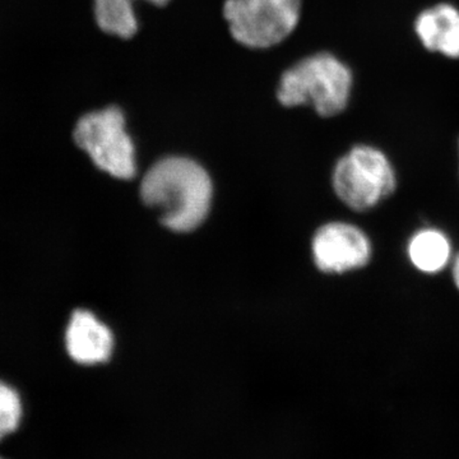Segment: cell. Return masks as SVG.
Segmentation results:
<instances>
[{"mask_svg":"<svg viewBox=\"0 0 459 459\" xmlns=\"http://www.w3.org/2000/svg\"><path fill=\"white\" fill-rule=\"evenodd\" d=\"M422 47L451 59H459V9L440 3L422 11L415 21Z\"/></svg>","mask_w":459,"mask_h":459,"instance_id":"ba28073f","label":"cell"},{"mask_svg":"<svg viewBox=\"0 0 459 459\" xmlns=\"http://www.w3.org/2000/svg\"><path fill=\"white\" fill-rule=\"evenodd\" d=\"M316 267L325 273H344L369 264L373 247L369 237L351 223H325L313 238Z\"/></svg>","mask_w":459,"mask_h":459,"instance_id":"8992f818","label":"cell"},{"mask_svg":"<svg viewBox=\"0 0 459 459\" xmlns=\"http://www.w3.org/2000/svg\"><path fill=\"white\" fill-rule=\"evenodd\" d=\"M74 140L96 168L111 177L129 180L137 174L134 142L122 108L108 105L82 115L75 124Z\"/></svg>","mask_w":459,"mask_h":459,"instance_id":"277c9868","label":"cell"},{"mask_svg":"<svg viewBox=\"0 0 459 459\" xmlns=\"http://www.w3.org/2000/svg\"><path fill=\"white\" fill-rule=\"evenodd\" d=\"M23 418L21 395L13 386L0 380V442L16 433Z\"/></svg>","mask_w":459,"mask_h":459,"instance_id":"8fae6325","label":"cell"},{"mask_svg":"<svg viewBox=\"0 0 459 459\" xmlns=\"http://www.w3.org/2000/svg\"><path fill=\"white\" fill-rule=\"evenodd\" d=\"M351 68L328 51L301 57L280 75L276 100L281 107L312 108L320 117H333L349 107Z\"/></svg>","mask_w":459,"mask_h":459,"instance_id":"7a4b0ae2","label":"cell"},{"mask_svg":"<svg viewBox=\"0 0 459 459\" xmlns=\"http://www.w3.org/2000/svg\"><path fill=\"white\" fill-rule=\"evenodd\" d=\"M407 255L416 270L437 274L452 261V243L442 230L421 229L411 237Z\"/></svg>","mask_w":459,"mask_h":459,"instance_id":"9c48e42d","label":"cell"},{"mask_svg":"<svg viewBox=\"0 0 459 459\" xmlns=\"http://www.w3.org/2000/svg\"><path fill=\"white\" fill-rule=\"evenodd\" d=\"M0 459H7V458H4V457H3L2 455H0Z\"/></svg>","mask_w":459,"mask_h":459,"instance_id":"5bb4252c","label":"cell"},{"mask_svg":"<svg viewBox=\"0 0 459 459\" xmlns=\"http://www.w3.org/2000/svg\"><path fill=\"white\" fill-rule=\"evenodd\" d=\"M135 2L137 0H93L96 25L108 35L131 40L140 31Z\"/></svg>","mask_w":459,"mask_h":459,"instance_id":"30bf717a","label":"cell"},{"mask_svg":"<svg viewBox=\"0 0 459 459\" xmlns=\"http://www.w3.org/2000/svg\"><path fill=\"white\" fill-rule=\"evenodd\" d=\"M212 180L189 157L169 156L151 166L141 184V197L159 213L160 221L177 232L197 229L210 212Z\"/></svg>","mask_w":459,"mask_h":459,"instance_id":"6da1fadb","label":"cell"},{"mask_svg":"<svg viewBox=\"0 0 459 459\" xmlns=\"http://www.w3.org/2000/svg\"><path fill=\"white\" fill-rule=\"evenodd\" d=\"M332 186L347 207L356 212H367L394 195L397 175L383 151L359 144L334 165Z\"/></svg>","mask_w":459,"mask_h":459,"instance_id":"5b68a950","label":"cell"},{"mask_svg":"<svg viewBox=\"0 0 459 459\" xmlns=\"http://www.w3.org/2000/svg\"><path fill=\"white\" fill-rule=\"evenodd\" d=\"M65 349L69 358L77 364H104L113 353V333L95 314L78 309L66 325Z\"/></svg>","mask_w":459,"mask_h":459,"instance_id":"52a82bcc","label":"cell"},{"mask_svg":"<svg viewBox=\"0 0 459 459\" xmlns=\"http://www.w3.org/2000/svg\"><path fill=\"white\" fill-rule=\"evenodd\" d=\"M142 2H146L148 4L153 5V7L165 8L170 4L172 0H142Z\"/></svg>","mask_w":459,"mask_h":459,"instance_id":"4fadbf2b","label":"cell"},{"mask_svg":"<svg viewBox=\"0 0 459 459\" xmlns=\"http://www.w3.org/2000/svg\"><path fill=\"white\" fill-rule=\"evenodd\" d=\"M452 277L453 282H455V287L459 290V253L452 263Z\"/></svg>","mask_w":459,"mask_h":459,"instance_id":"7c38bea8","label":"cell"},{"mask_svg":"<svg viewBox=\"0 0 459 459\" xmlns=\"http://www.w3.org/2000/svg\"><path fill=\"white\" fill-rule=\"evenodd\" d=\"M303 0H225L222 16L232 40L249 50L279 47L298 29Z\"/></svg>","mask_w":459,"mask_h":459,"instance_id":"3957f363","label":"cell"}]
</instances>
